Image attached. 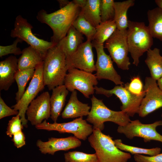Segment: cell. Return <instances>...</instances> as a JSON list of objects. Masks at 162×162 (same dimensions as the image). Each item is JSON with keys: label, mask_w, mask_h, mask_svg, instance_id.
Wrapping results in <instances>:
<instances>
[{"label": "cell", "mask_w": 162, "mask_h": 162, "mask_svg": "<svg viewBox=\"0 0 162 162\" xmlns=\"http://www.w3.org/2000/svg\"><path fill=\"white\" fill-rule=\"evenodd\" d=\"M81 10L72 1L66 6L51 13L41 10L38 12L36 17L40 22L51 28L53 32L51 41L57 44L66 35Z\"/></svg>", "instance_id": "1"}, {"label": "cell", "mask_w": 162, "mask_h": 162, "mask_svg": "<svg viewBox=\"0 0 162 162\" xmlns=\"http://www.w3.org/2000/svg\"><path fill=\"white\" fill-rule=\"evenodd\" d=\"M66 56L57 44L50 48L43 61L44 84L50 90L64 84L67 74Z\"/></svg>", "instance_id": "2"}, {"label": "cell", "mask_w": 162, "mask_h": 162, "mask_svg": "<svg viewBox=\"0 0 162 162\" xmlns=\"http://www.w3.org/2000/svg\"><path fill=\"white\" fill-rule=\"evenodd\" d=\"M91 146L95 152L99 162H127L131 158L115 146L112 138L98 129H93L88 137Z\"/></svg>", "instance_id": "3"}, {"label": "cell", "mask_w": 162, "mask_h": 162, "mask_svg": "<svg viewBox=\"0 0 162 162\" xmlns=\"http://www.w3.org/2000/svg\"><path fill=\"white\" fill-rule=\"evenodd\" d=\"M153 38L148 26L144 22L128 20L127 40L133 64L138 66L140 57L151 49Z\"/></svg>", "instance_id": "4"}, {"label": "cell", "mask_w": 162, "mask_h": 162, "mask_svg": "<svg viewBox=\"0 0 162 162\" xmlns=\"http://www.w3.org/2000/svg\"><path fill=\"white\" fill-rule=\"evenodd\" d=\"M92 106L86 121L93 125V129L102 131L104 128V123L109 121L120 126H124L131 120L130 117L123 111H115L109 109L104 103L102 100L97 99L94 95L91 98Z\"/></svg>", "instance_id": "5"}, {"label": "cell", "mask_w": 162, "mask_h": 162, "mask_svg": "<svg viewBox=\"0 0 162 162\" xmlns=\"http://www.w3.org/2000/svg\"><path fill=\"white\" fill-rule=\"evenodd\" d=\"M32 26L21 15H18L15 19L14 28L10 32L13 38H19L35 49L44 59L48 50L56 44L38 38L33 34Z\"/></svg>", "instance_id": "6"}, {"label": "cell", "mask_w": 162, "mask_h": 162, "mask_svg": "<svg viewBox=\"0 0 162 162\" xmlns=\"http://www.w3.org/2000/svg\"><path fill=\"white\" fill-rule=\"evenodd\" d=\"M104 48L107 49L113 61L123 70H128L130 64L128 56L129 49L127 40V29L117 28L105 42Z\"/></svg>", "instance_id": "7"}, {"label": "cell", "mask_w": 162, "mask_h": 162, "mask_svg": "<svg viewBox=\"0 0 162 162\" xmlns=\"http://www.w3.org/2000/svg\"><path fill=\"white\" fill-rule=\"evenodd\" d=\"M68 71L64 85L69 91L77 90L87 98L93 94L94 87L98 83L95 74L76 68L69 69Z\"/></svg>", "instance_id": "8"}, {"label": "cell", "mask_w": 162, "mask_h": 162, "mask_svg": "<svg viewBox=\"0 0 162 162\" xmlns=\"http://www.w3.org/2000/svg\"><path fill=\"white\" fill-rule=\"evenodd\" d=\"M43 75V62L35 68L34 75L21 99L12 108L19 111L18 115L24 127H28V120L25 117L27 110L31 102L44 88Z\"/></svg>", "instance_id": "9"}, {"label": "cell", "mask_w": 162, "mask_h": 162, "mask_svg": "<svg viewBox=\"0 0 162 162\" xmlns=\"http://www.w3.org/2000/svg\"><path fill=\"white\" fill-rule=\"evenodd\" d=\"M94 88L96 94H103L108 98L113 95H116L122 103L121 111L129 117H133L135 114L138 113L141 101L145 94L140 96L135 95L125 86L117 85L110 90L97 86Z\"/></svg>", "instance_id": "10"}, {"label": "cell", "mask_w": 162, "mask_h": 162, "mask_svg": "<svg viewBox=\"0 0 162 162\" xmlns=\"http://www.w3.org/2000/svg\"><path fill=\"white\" fill-rule=\"evenodd\" d=\"M38 130L49 131H56L61 133H70L79 140H85L92 133V126L87 123L83 117H79L68 122L50 123L44 120L41 124L35 126Z\"/></svg>", "instance_id": "11"}, {"label": "cell", "mask_w": 162, "mask_h": 162, "mask_svg": "<svg viewBox=\"0 0 162 162\" xmlns=\"http://www.w3.org/2000/svg\"><path fill=\"white\" fill-rule=\"evenodd\" d=\"M162 125V120L150 124H144L139 120L131 121L124 126H119L118 132L124 134L129 139L138 137L143 139L145 142L156 140L162 143V135L156 130L157 127Z\"/></svg>", "instance_id": "12"}, {"label": "cell", "mask_w": 162, "mask_h": 162, "mask_svg": "<svg viewBox=\"0 0 162 162\" xmlns=\"http://www.w3.org/2000/svg\"><path fill=\"white\" fill-rule=\"evenodd\" d=\"M92 41L93 47L95 48L97 52L95 75L98 80H108L116 85L123 86L124 82L121 81L120 75L113 67L111 58L104 51V44H99L94 40Z\"/></svg>", "instance_id": "13"}, {"label": "cell", "mask_w": 162, "mask_h": 162, "mask_svg": "<svg viewBox=\"0 0 162 162\" xmlns=\"http://www.w3.org/2000/svg\"><path fill=\"white\" fill-rule=\"evenodd\" d=\"M92 41L86 40L71 55L66 58L68 70L76 68L92 73L96 71Z\"/></svg>", "instance_id": "14"}, {"label": "cell", "mask_w": 162, "mask_h": 162, "mask_svg": "<svg viewBox=\"0 0 162 162\" xmlns=\"http://www.w3.org/2000/svg\"><path fill=\"white\" fill-rule=\"evenodd\" d=\"M156 81L151 77L145 78L144 86L145 94L141 101L138 113L141 117H144L162 107V91Z\"/></svg>", "instance_id": "15"}, {"label": "cell", "mask_w": 162, "mask_h": 162, "mask_svg": "<svg viewBox=\"0 0 162 162\" xmlns=\"http://www.w3.org/2000/svg\"><path fill=\"white\" fill-rule=\"evenodd\" d=\"M50 97L48 92H44L30 104L26 113L32 125L40 124L50 117Z\"/></svg>", "instance_id": "16"}, {"label": "cell", "mask_w": 162, "mask_h": 162, "mask_svg": "<svg viewBox=\"0 0 162 162\" xmlns=\"http://www.w3.org/2000/svg\"><path fill=\"white\" fill-rule=\"evenodd\" d=\"M81 142L74 136L65 138H56L51 137L46 142L41 140H37L36 145L42 154L54 155L60 151H67L80 146Z\"/></svg>", "instance_id": "17"}, {"label": "cell", "mask_w": 162, "mask_h": 162, "mask_svg": "<svg viewBox=\"0 0 162 162\" xmlns=\"http://www.w3.org/2000/svg\"><path fill=\"white\" fill-rule=\"evenodd\" d=\"M18 59L11 55L0 62V90H8L15 81Z\"/></svg>", "instance_id": "18"}, {"label": "cell", "mask_w": 162, "mask_h": 162, "mask_svg": "<svg viewBox=\"0 0 162 162\" xmlns=\"http://www.w3.org/2000/svg\"><path fill=\"white\" fill-rule=\"evenodd\" d=\"M91 107L78 99L76 90L71 92L69 99L61 114L63 118H73L88 116Z\"/></svg>", "instance_id": "19"}, {"label": "cell", "mask_w": 162, "mask_h": 162, "mask_svg": "<svg viewBox=\"0 0 162 162\" xmlns=\"http://www.w3.org/2000/svg\"><path fill=\"white\" fill-rule=\"evenodd\" d=\"M83 36L72 26L66 35L57 44L64 53L66 58L74 53L83 42Z\"/></svg>", "instance_id": "20"}, {"label": "cell", "mask_w": 162, "mask_h": 162, "mask_svg": "<svg viewBox=\"0 0 162 162\" xmlns=\"http://www.w3.org/2000/svg\"><path fill=\"white\" fill-rule=\"evenodd\" d=\"M52 90V94L50 98V117L54 122H56L64 106L69 91L64 84L57 86Z\"/></svg>", "instance_id": "21"}, {"label": "cell", "mask_w": 162, "mask_h": 162, "mask_svg": "<svg viewBox=\"0 0 162 162\" xmlns=\"http://www.w3.org/2000/svg\"><path fill=\"white\" fill-rule=\"evenodd\" d=\"M44 58L32 46L24 48L18 59V70L35 68L42 63Z\"/></svg>", "instance_id": "22"}, {"label": "cell", "mask_w": 162, "mask_h": 162, "mask_svg": "<svg viewBox=\"0 0 162 162\" xmlns=\"http://www.w3.org/2000/svg\"><path fill=\"white\" fill-rule=\"evenodd\" d=\"M134 0H127L121 2H115L114 3L115 15L114 20L119 30L127 29L128 21L127 12L130 7L134 4Z\"/></svg>", "instance_id": "23"}, {"label": "cell", "mask_w": 162, "mask_h": 162, "mask_svg": "<svg viewBox=\"0 0 162 162\" xmlns=\"http://www.w3.org/2000/svg\"><path fill=\"white\" fill-rule=\"evenodd\" d=\"M160 52V49L157 48L150 49L147 52V56L145 60L151 77L156 81L162 76V56Z\"/></svg>", "instance_id": "24"}, {"label": "cell", "mask_w": 162, "mask_h": 162, "mask_svg": "<svg viewBox=\"0 0 162 162\" xmlns=\"http://www.w3.org/2000/svg\"><path fill=\"white\" fill-rule=\"evenodd\" d=\"M100 0H87L86 5L81 9L80 13L95 28L101 22L100 11Z\"/></svg>", "instance_id": "25"}, {"label": "cell", "mask_w": 162, "mask_h": 162, "mask_svg": "<svg viewBox=\"0 0 162 162\" xmlns=\"http://www.w3.org/2000/svg\"><path fill=\"white\" fill-rule=\"evenodd\" d=\"M148 27L153 38L162 41V9L158 7L147 12Z\"/></svg>", "instance_id": "26"}, {"label": "cell", "mask_w": 162, "mask_h": 162, "mask_svg": "<svg viewBox=\"0 0 162 162\" xmlns=\"http://www.w3.org/2000/svg\"><path fill=\"white\" fill-rule=\"evenodd\" d=\"M116 29V25L114 20L101 22L96 28V33L93 40L99 44H104Z\"/></svg>", "instance_id": "27"}, {"label": "cell", "mask_w": 162, "mask_h": 162, "mask_svg": "<svg viewBox=\"0 0 162 162\" xmlns=\"http://www.w3.org/2000/svg\"><path fill=\"white\" fill-rule=\"evenodd\" d=\"M35 72V69L32 68L18 70L15 77V81L18 86V91L16 93L15 100L17 102L21 98L25 90V88L28 81L32 79Z\"/></svg>", "instance_id": "28"}, {"label": "cell", "mask_w": 162, "mask_h": 162, "mask_svg": "<svg viewBox=\"0 0 162 162\" xmlns=\"http://www.w3.org/2000/svg\"><path fill=\"white\" fill-rule=\"evenodd\" d=\"M72 26L78 32L85 36L87 40L92 41L96 33V28L93 27L81 14L73 22Z\"/></svg>", "instance_id": "29"}, {"label": "cell", "mask_w": 162, "mask_h": 162, "mask_svg": "<svg viewBox=\"0 0 162 162\" xmlns=\"http://www.w3.org/2000/svg\"><path fill=\"white\" fill-rule=\"evenodd\" d=\"M116 146L121 151L129 152L132 154H145L153 156L160 154L161 149L159 147L152 148H145L129 146L123 143L121 140H114Z\"/></svg>", "instance_id": "30"}, {"label": "cell", "mask_w": 162, "mask_h": 162, "mask_svg": "<svg viewBox=\"0 0 162 162\" xmlns=\"http://www.w3.org/2000/svg\"><path fill=\"white\" fill-rule=\"evenodd\" d=\"M65 162H99L95 153L89 154L77 151L64 154Z\"/></svg>", "instance_id": "31"}, {"label": "cell", "mask_w": 162, "mask_h": 162, "mask_svg": "<svg viewBox=\"0 0 162 162\" xmlns=\"http://www.w3.org/2000/svg\"><path fill=\"white\" fill-rule=\"evenodd\" d=\"M113 0H100V14L101 22L114 20L115 9Z\"/></svg>", "instance_id": "32"}, {"label": "cell", "mask_w": 162, "mask_h": 162, "mask_svg": "<svg viewBox=\"0 0 162 162\" xmlns=\"http://www.w3.org/2000/svg\"><path fill=\"white\" fill-rule=\"evenodd\" d=\"M124 86L131 93L135 95L140 96L145 94L144 86L139 76L133 77L130 82L126 83Z\"/></svg>", "instance_id": "33"}, {"label": "cell", "mask_w": 162, "mask_h": 162, "mask_svg": "<svg viewBox=\"0 0 162 162\" xmlns=\"http://www.w3.org/2000/svg\"><path fill=\"white\" fill-rule=\"evenodd\" d=\"M23 127L20 116L18 114L9 121L6 133L9 137H11L15 133L22 130Z\"/></svg>", "instance_id": "34"}, {"label": "cell", "mask_w": 162, "mask_h": 162, "mask_svg": "<svg viewBox=\"0 0 162 162\" xmlns=\"http://www.w3.org/2000/svg\"><path fill=\"white\" fill-rule=\"evenodd\" d=\"M23 41L19 38H16L13 43L6 46H0V57L9 54H13L15 55L21 54L22 51L19 47H17L19 43H22Z\"/></svg>", "instance_id": "35"}, {"label": "cell", "mask_w": 162, "mask_h": 162, "mask_svg": "<svg viewBox=\"0 0 162 162\" xmlns=\"http://www.w3.org/2000/svg\"><path fill=\"white\" fill-rule=\"evenodd\" d=\"M18 113V110L11 109L8 106L1 96L0 97V119L11 116H16Z\"/></svg>", "instance_id": "36"}, {"label": "cell", "mask_w": 162, "mask_h": 162, "mask_svg": "<svg viewBox=\"0 0 162 162\" xmlns=\"http://www.w3.org/2000/svg\"><path fill=\"white\" fill-rule=\"evenodd\" d=\"M134 158L136 162H162V153L150 156L135 154Z\"/></svg>", "instance_id": "37"}, {"label": "cell", "mask_w": 162, "mask_h": 162, "mask_svg": "<svg viewBox=\"0 0 162 162\" xmlns=\"http://www.w3.org/2000/svg\"><path fill=\"white\" fill-rule=\"evenodd\" d=\"M25 140V135L22 130H21L13 135L11 141L13 142L14 146L19 148L26 145Z\"/></svg>", "instance_id": "38"}, {"label": "cell", "mask_w": 162, "mask_h": 162, "mask_svg": "<svg viewBox=\"0 0 162 162\" xmlns=\"http://www.w3.org/2000/svg\"><path fill=\"white\" fill-rule=\"evenodd\" d=\"M72 2L82 9L86 5L87 0H73Z\"/></svg>", "instance_id": "39"}, {"label": "cell", "mask_w": 162, "mask_h": 162, "mask_svg": "<svg viewBox=\"0 0 162 162\" xmlns=\"http://www.w3.org/2000/svg\"><path fill=\"white\" fill-rule=\"evenodd\" d=\"M60 6V8H63L68 5L70 2L67 0H57Z\"/></svg>", "instance_id": "40"}, {"label": "cell", "mask_w": 162, "mask_h": 162, "mask_svg": "<svg viewBox=\"0 0 162 162\" xmlns=\"http://www.w3.org/2000/svg\"><path fill=\"white\" fill-rule=\"evenodd\" d=\"M157 81L158 86L160 89L162 91V76Z\"/></svg>", "instance_id": "41"}, {"label": "cell", "mask_w": 162, "mask_h": 162, "mask_svg": "<svg viewBox=\"0 0 162 162\" xmlns=\"http://www.w3.org/2000/svg\"><path fill=\"white\" fill-rule=\"evenodd\" d=\"M155 2L158 7L162 9V0H156Z\"/></svg>", "instance_id": "42"}, {"label": "cell", "mask_w": 162, "mask_h": 162, "mask_svg": "<svg viewBox=\"0 0 162 162\" xmlns=\"http://www.w3.org/2000/svg\"><path fill=\"white\" fill-rule=\"evenodd\" d=\"M161 116L162 117V114H161Z\"/></svg>", "instance_id": "43"}]
</instances>
